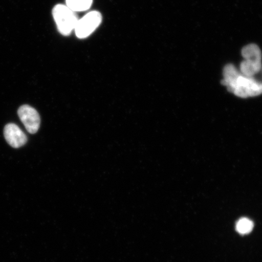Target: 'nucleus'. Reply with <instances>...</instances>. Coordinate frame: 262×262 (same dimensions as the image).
<instances>
[{
	"label": "nucleus",
	"instance_id": "obj_4",
	"mask_svg": "<svg viewBox=\"0 0 262 262\" xmlns=\"http://www.w3.org/2000/svg\"><path fill=\"white\" fill-rule=\"evenodd\" d=\"M19 119L26 129L32 134L37 132L40 126V117L37 110L29 105H23L18 110Z\"/></svg>",
	"mask_w": 262,
	"mask_h": 262
},
{
	"label": "nucleus",
	"instance_id": "obj_6",
	"mask_svg": "<svg viewBox=\"0 0 262 262\" xmlns=\"http://www.w3.org/2000/svg\"><path fill=\"white\" fill-rule=\"evenodd\" d=\"M241 73L247 77H253L259 73L261 69V60L245 59L241 64Z\"/></svg>",
	"mask_w": 262,
	"mask_h": 262
},
{
	"label": "nucleus",
	"instance_id": "obj_1",
	"mask_svg": "<svg viewBox=\"0 0 262 262\" xmlns=\"http://www.w3.org/2000/svg\"><path fill=\"white\" fill-rule=\"evenodd\" d=\"M224 79L222 84L228 88L230 93L241 98L253 97L262 94V82L254 77L242 74L231 64L226 66L224 70Z\"/></svg>",
	"mask_w": 262,
	"mask_h": 262
},
{
	"label": "nucleus",
	"instance_id": "obj_8",
	"mask_svg": "<svg viewBox=\"0 0 262 262\" xmlns=\"http://www.w3.org/2000/svg\"><path fill=\"white\" fill-rule=\"evenodd\" d=\"M253 222L246 217L239 219L235 225V229L241 235L250 234L253 231Z\"/></svg>",
	"mask_w": 262,
	"mask_h": 262
},
{
	"label": "nucleus",
	"instance_id": "obj_5",
	"mask_svg": "<svg viewBox=\"0 0 262 262\" xmlns=\"http://www.w3.org/2000/svg\"><path fill=\"white\" fill-rule=\"evenodd\" d=\"M4 135L9 145L14 148H19L27 143L26 134L15 124L9 123L6 125Z\"/></svg>",
	"mask_w": 262,
	"mask_h": 262
},
{
	"label": "nucleus",
	"instance_id": "obj_2",
	"mask_svg": "<svg viewBox=\"0 0 262 262\" xmlns=\"http://www.w3.org/2000/svg\"><path fill=\"white\" fill-rule=\"evenodd\" d=\"M54 20L59 32L63 35H69L74 30L78 20L75 12L67 6L57 5L52 11Z\"/></svg>",
	"mask_w": 262,
	"mask_h": 262
},
{
	"label": "nucleus",
	"instance_id": "obj_3",
	"mask_svg": "<svg viewBox=\"0 0 262 262\" xmlns=\"http://www.w3.org/2000/svg\"><path fill=\"white\" fill-rule=\"evenodd\" d=\"M102 20L100 12L93 11L88 13L83 18L78 19L74 29L75 34L79 38H85L93 33L99 26Z\"/></svg>",
	"mask_w": 262,
	"mask_h": 262
},
{
	"label": "nucleus",
	"instance_id": "obj_7",
	"mask_svg": "<svg viewBox=\"0 0 262 262\" xmlns=\"http://www.w3.org/2000/svg\"><path fill=\"white\" fill-rule=\"evenodd\" d=\"M92 3L93 0H67V6L75 12L86 11Z\"/></svg>",
	"mask_w": 262,
	"mask_h": 262
}]
</instances>
